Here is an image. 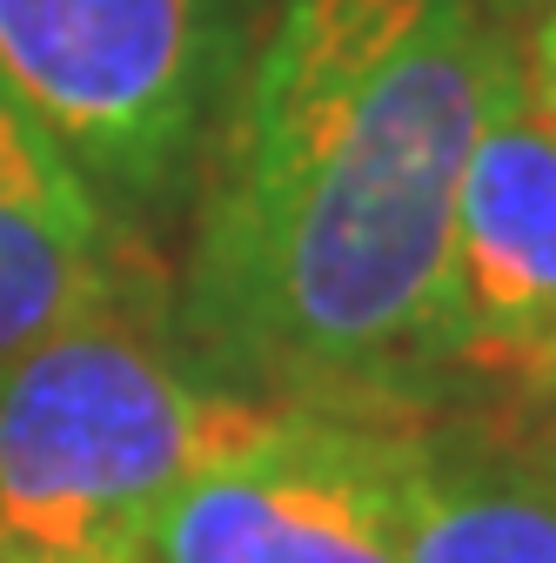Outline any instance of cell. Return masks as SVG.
Listing matches in <instances>:
<instances>
[{
	"instance_id": "obj_8",
	"label": "cell",
	"mask_w": 556,
	"mask_h": 563,
	"mask_svg": "<svg viewBox=\"0 0 556 563\" xmlns=\"http://www.w3.org/2000/svg\"><path fill=\"white\" fill-rule=\"evenodd\" d=\"M516 60H523V81H530V95L556 114V0L516 34Z\"/></svg>"
},
{
	"instance_id": "obj_4",
	"label": "cell",
	"mask_w": 556,
	"mask_h": 563,
	"mask_svg": "<svg viewBox=\"0 0 556 563\" xmlns=\"http://www.w3.org/2000/svg\"><path fill=\"white\" fill-rule=\"evenodd\" d=\"M556 409V114L503 75L449 222L436 402Z\"/></svg>"
},
{
	"instance_id": "obj_6",
	"label": "cell",
	"mask_w": 556,
	"mask_h": 563,
	"mask_svg": "<svg viewBox=\"0 0 556 563\" xmlns=\"http://www.w3.org/2000/svg\"><path fill=\"white\" fill-rule=\"evenodd\" d=\"M396 437L409 563H556V409L443 402Z\"/></svg>"
},
{
	"instance_id": "obj_2",
	"label": "cell",
	"mask_w": 556,
	"mask_h": 563,
	"mask_svg": "<svg viewBox=\"0 0 556 563\" xmlns=\"http://www.w3.org/2000/svg\"><path fill=\"white\" fill-rule=\"evenodd\" d=\"M268 416L194 369L168 275H134L0 369V563H142L162 504Z\"/></svg>"
},
{
	"instance_id": "obj_5",
	"label": "cell",
	"mask_w": 556,
	"mask_h": 563,
	"mask_svg": "<svg viewBox=\"0 0 556 563\" xmlns=\"http://www.w3.org/2000/svg\"><path fill=\"white\" fill-rule=\"evenodd\" d=\"M142 563H409L396 422L275 409L162 504Z\"/></svg>"
},
{
	"instance_id": "obj_9",
	"label": "cell",
	"mask_w": 556,
	"mask_h": 563,
	"mask_svg": "<svg viewBox=\"0 0 556 563\" xmlns=\"http://www.w3.org/2000/svg\"><path fill=\"white\" fill-rule=\"evenodd\" d=\"M482 8H490V21L497 27H510V34H523L543 8H549V0H482Z\"/></svg>"
},
{
	"instance_id": "obj_3",
	"label": "cell",
	"mask_w": 556,
	"mask_h": 563,
	"mask_svg": "<svg viewBox=\"0 0 556 563\" xmlns=\"http://www.w3.org/2000/svg\"><path fill=\"white\" fill-rule=\"evenodd\" d=\"M248 47V0H0V101L155 249L201 188Z\"/></svg>"
},
{
	"instance_id": "obj_1",
	"label": "cell",
	"mask_w": 556,
	"mask_h": 563,
	"mask_svg": "<svg viewBox=\"0 0 556 563\" xmlns=\"http://www.w3.org/2000/svg\"><path fill=\"white\" fill-rule=\"evenodd\" d=\"M510 67L482 0H275L168 282L194 369L262 409L423 416L456 188Z\"/></svg>"
},
{
	"instance_id": "obj_7",
	"label": "cell",
	"mask_w": 556,
	"mask_h": 563,
	"mask_svg": "<svg viewBox=\"0 0 556 563\" xmlns=\"http://www.w3.org/2000/svg\"><path fill=\"white\" fill-rule=\"evenodd\" d=\"M148 268V242H134L54 141L0 101V369Z\"/></svg>"
}]
</instances>
